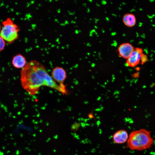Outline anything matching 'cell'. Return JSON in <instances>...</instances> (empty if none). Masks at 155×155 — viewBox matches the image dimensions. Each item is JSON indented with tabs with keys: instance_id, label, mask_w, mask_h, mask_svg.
I'll return each instance as SVG.
<instances>
[{
	"instance_id": "obj_10",
	"label": "cell",
	"mask_w": 155,
	"mask_h": 155,
	"mask_svg": "<svg viewBox=\"0 0 155 155\" xmlns=\"http://www.w3.org/2000/svg\"><path fill=\"white\" fill-rule=\"evenodd\" d=\"M5 46V41L0 36V52L4 49Z\"/></svg>"
},
{
	"instance_id": "obj_3",
	"label": "cell",
	"mask_w": 155,
	"mask_h": 155,
	"mask_svg": "<svg viewBox=\"0 0 155 155\" xmlns=\"http://www.w3.org/2000/svg\"><path fill=\"white\" fill-rule=\"evenodd\" d=\"M0 36L9 44H11L19 37L20 29L10 18H7L2 23Z\"/></svg>"
},
{
	"instance_id": "obj_7",
	"label": "cell",
	"mask_w": 155,
	"mask_h": 155,
	"mask_svg": "<svg viewBox=\"0 0 155 155\" xmlns=\"http://www.w3.org/2000/svg\"><path fill=\"white\" fill-rule=\"evenodd\" d=\"M128 133L125 130H119L116 132L113 136V142L116 144H121L127 142L129 137Z\"/></svg>"
},
{
	"instance_id": "obj_6",
	"label": "cell",
	"mask_w": 155,
	"mask_h": 155,
	"mask_svg": "<svg viewBox=\"0 0 155 155\" xmlns=\"http://www.w3.org/2000/svg\"><path fill=\"white\" fill-rule=\"evenodd\" d=\"M133 46L129 43H124L121 44L118 48L119 57L127 59L134 50Z\"/></svg>"
},
{
	"instance_id": "obj_11",
	"label": "cell",
	"mask_w": 155,
	"mask_h": 155,
	"mask_svg": "<svg viewBox=\"0 0 155 155\" xmlns=\"http://www.w3.org/2000/svg\"><path fill=\"white\" fill-rule=\"evenodd\" d=\"M148 60L147 56L143 53L142 55L141 59V63L143 64Z\"/></svg>"
},
{
	"instance_id": "obj_8",
	"label": "cell",
	"mask_w": 155,
	"mask_h": 155,
	"mask_svg": "<svg viewBox=\"0 0 155 155\" xmlns=\"http://www.w3.org/2000/svg\"><path fill=\"white\" fill-rule=\"evenodd\" d=\"M26 59L25 57L20 54L14 56L11 61V64L16 68H23L26 64Z\"/></svg>"
},
{
	"instance_id": "obj_12",
	"label": "cell",
	"mask_w": 155,
	"mask_h": 155,
	"mask_svg": "<svg viewBox=\"0 0 155 155\" xmlns=\"http://www.w3.org/2000/svg\"><path fill=\"white\" fill-rule=\"evenodd\" d=\"M1 25H0V30H1Z\"/></svg>"
},
{
	"instance_id": "obj_9",
	"label": "cell",
	"mask_w": 155,
	"mask_h": 155,
	"mask_svg": "<svg viewBox=\"0 0 155 155\" xmlns=\"http://www.w3.org/2000/svg\"><path fill=\"white\" fill-rule=\"evenodd\" d=\"M122 21L124 24L127 27H131L136 24V19L135 15L131 13L124 14L123 18Z\"/></svg>"
},
{
	"instance_id": "obj_2",
	"label": "cell",
	"mask_w": 155,
	"mask_h": 155,
	"mask_svg": "<svg viewBox=\"0 0 155 155\" xmlns=\"http://www.w3.org/2000/svg\"><path fill=\"white\" fill-rule=\"evenodd\" d=\"M154 140L150 132L142 129L132 131L127 141V148L131 150L142 151L150 148Z\"/></svg>"
},
{
	"instance_id": "obj_4",
	"label": "cell",
	"mask_w": 155,
	"mask_h": 155,
	"mask_svg": "<svg viewBox=\"0 0 155 155\" xmlns=\"http://www.w3.org/2000/svg\"><path fill=\"white\" fill-rule=\"evenodd\" d=\"M51 75L54 81L59 83V85L62 88L66 89L63 82L67 78V74L66 71L63 68L59 67L54 68L52 71Z\"/></svg>"
},
{
	"instance_id": "obj_1",
	"label": "cell",
	"mask_w": 155,
	"mask_h": 155,
	"mask_svg": "<svg viewBox=\"0 0 155 155\" xmlns=\"http://www.w3.org/2000/svg\"><path fill=\"white\" fill-rule=\"evenodd\" d=\"M20 77L22 87L30 95L36 94L42 86L53 88L63 94H68L66 90L57 84L50 76L44 65L37 61L27 63L21 70Z\"/></svg>"
},
{
	"instance_id": "obj_5",
	"label": "cell",
	"mask_w": 155,
	"mask_h": 155,
	"mask_svg": "<svg viewBox=\"0 0 155 155\" xmlns=\"http://www.w3.org/2000/svg\"><path fill=\"white\" fill-rule=\"evenodd\" d=\"M143 53L142 49L138 47L135 49L127 59V66L133 67L137 65L141 61V57Z\"/></svg>"
}]
</instances>
